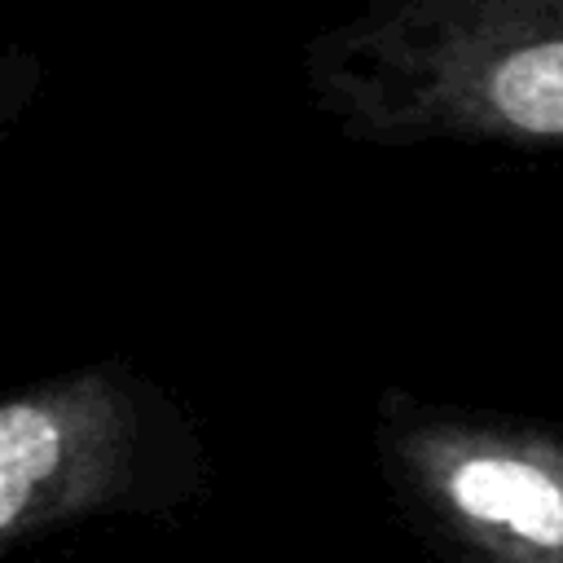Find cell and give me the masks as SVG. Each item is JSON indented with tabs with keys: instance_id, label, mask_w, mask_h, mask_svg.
Listing matches in <instances>:
<instances>
[{
	"instance_id": "obj_1",
	"label": "cell",
	"mask_w": 563,
	"mask_h": 563,
	"mask_svg": "<svg viewBox=\"0 0 563 563\" xmlns=\"http://www.w3.org/2000/svg\"><path fill=\"white\" fill-rule=\"evenodd\" d=\"M453 497L475 519L506 523L537 545H563V493L528 462L475 457L453 475Z\"/></svg>"
},
{
	"instance_id": "obj_2",
	"label": "cell",
	"mask_w": 563,
	"mask_h": 563,
	"mask_svg": "<svg viewBox=\"0 0 563 563\" xmlns=\"http://www.w3.org/2000/svg\"><path fill=\"white\" fill-rule=\"evenodd\" d=\"M493 101L515 128L559 136L563 132V40L532 44L510 62H501L493 75Z\"/></svg>"
},
{
	"instance_id": "obj_3",
	"label": "cell",
	"mask_w": 563,
	"mask_h": 563,
	"mask_svg": "<svg viewBox=\"0 0 563 563\" xmlns=\"http://www.w3.org/2000/svg\"><path fill=\"white\" fill-rule=\"evenodd\" d=\"M62 431L44 409L9 405L0 409V528L18 519L31 488L53 471Z\"/></svg>"
}]
</instances>
